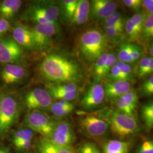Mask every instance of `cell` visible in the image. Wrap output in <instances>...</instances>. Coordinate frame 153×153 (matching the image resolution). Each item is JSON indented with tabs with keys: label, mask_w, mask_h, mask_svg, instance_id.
<instances>
[{
	"label": "cell",
	"mask_w": 153,
	"mask_h": 153,
	"mask_svg": "<svg viewBox=\"0 0 153 153\" xmlns=\"http://www.w3.org/2000/svg\"><path fill=\"white\" fill-rule=\"evenodd\" d=\"M39 70L49 83H76L82 79V71L76 62L58 53H51L44 57Z\"/></svg>",
	"instance_id": "cell-1"
},
{
	"label": "cell",
	"mask_w": 153,
	"mask_h": 153,
	"mask_svg": "<svg viewBox=\"0 0 153 153\" xmlns=\"http://www.w3.org/2000/svg\"><path fill=\"white\" fill-rule=\"evenodd\" d=\"M22 100L14 92L0 91V141L7 138L19 121Z\"/></svg>",
	"instance_id": "cell-2"
},
{
	"label": "cell",
	"mask_w": 153,
	"mask_h": 153,
	"mask_svg": "<svg viewBox=\"0 0 153 153\" xmlns=\"http://www.w3.org/2000/svg\"><path fill=\"white\" fill-rule=\"evenodd\" d=\"M95 115L105 121L114 135L123 140L132 137L140 131L137 119L109 108L100 109Z\"/></svg>",
	"instance_id": "cell-3"
},
{
	"label": "cell",
	"mask_w": 153,
	"mask_h": 153,
	"mask_svg": "<svg viewBox=\"0 0 153 153\" xmlns=\"http://www.w3.org/2000/svg\"><path fill=\"white\" fill-rule=\"evenodd\" d=\"M60 16L59 6L51 1H33L28 6L22 16L25 21L35 25L57 23Z\"/></svg>",
	"instance_id": "cell-4"
},
{
	"label": "cell",
	"mask_w": 153,
	"mask_h": 153,
	"mask_svg": "<svg viewBox=\"0 0 153 153\" xmlns=\"http://www.w3.org/2000/svg\"><path fill=\"white\" fill-rule=\"evenodd\" d=\"M106 38L98 30L91 28L82 33L79 39V49L84 58L90 62L97 60L104 53Z\"/></svg>",
	"instance_id": "cell-5"
},
{
	"label": "cell",
	"mask_w": 153,
	"mask_h": 153,
	"mask_svg": "<svg viewBox=\"0 0 153 153\" xmlns=\"http://www.w3.org/2000/svg\"><path fill=\"white\" fill-rule=\"evenodd\" d=\"M24 126L31 129L41 137L48 139L57 121L42 111H28L25 116Z\"/></svg>",
	"instance_id": "cell-6"
},
{
	"label": "cell",
	"mask_w": 153,
	"mask_h": 153,
	"mask_svg": "<svg viewBox=\"0 0 153 153\" xmlns=\"http://www.w3.org/2000/svg\"><path fill=\"white\" fill-rule=\"evenodd\" d=\"M25 57V50L11 35L6 34L0 38V64L23 65Z\"/></svg>",
	"instance_id": "cell-7"
},
{
	"label": "cell",
	"mask_w": 153,
	"mask_h": 153,
	"mask_svg": "<svg viewBox=\"0 0 153 153\" xmlns=\"http://www.w3.org/2000/svg\"><path fill=\"white\" fill-rule=\"evenodd\" d=\"M78 123L82 134L90 138H101L109 129L108 124L105 121L93 114L82 112Z\"/></svg>",
	"instance_id": "cell-8"
},
{
	"label": "cell",
	"mask_w": 153,
	"mask_h": 153,
	"mask_svg": "<svg viewBox=\"0 0 153 153\" xmlns=\"http://www.w3.org/2000/svg\"><path fill=\"white\" fill-rule=\"evenodd\" d=\"M22 106L28 111H47L53 99L45 88H36L28 91L22 98Z\"/></svg>",
	"instance_id": "cell-9"
},
{
	"label": "cell",
	"mask_w": 153,
	"mask_h": 153,
	"mask_svg": "<svg viewBox=\"0 0 153 153\" xmlns=\"http://www.w3.org/2000/svg\"><path fill=\"white\" fill-rule=\"evenodd\" d=\"M28 76L22 65L4 64L0 67V82L4 87H14L21 84Z\"/></svg>",
	"instance_id": "cell-10"
},
{
	"label": "cell",
	"mask_w": 153,
	"mask_h": 153,
	"mask_svg": "<svg viewBox=\"0 0 153 153\" xmlns=\"http://www.w3.org/2000/svg\"><path fill=\"white\" fill-rule=\"evenodd\" d=\"M35 49L43 51L49 48L52 38L58 31L57 23L35 25L31 28Z\"/></svg>",
	"instance_id": "cell-11"
},
{
	"label": "cell",
	"mask_w": 153,
	"mask_h": 153,
	"mask_svg": "<svg viewBox=\"0 0 153 153\" xmlns=\"http://www.w3.org/2000/svg\"><path fill=\"white\" fill-rule=\"evenodd\" d=\"M56 145L65 147H73L76 141V135L71 123L67 121H57L49 138Z\"/></svg>",
	"instance_id": "cell-12"
},
{
	"label": "cell",
	"mask_w": 153,
	"mask_h": 153,
	"mask_svg": "<svg viewBox=\"0 0 153 153\" xmlns=\"http://www.w3.org/2000/svg\"><path fill=\"white\" fill-rule=\"evenodd\" d=\"M105 94L104 86L96 82L88 88L81 101L83 109L91 110L99 107L104 102Z\"/></svg>",
	"instance_id": "cell-13"
},
{
	"label": "cell",
	"mask_w": 153,
	"mask_h": 153,
	"mask_svg": "<svg viewBox=\"0 0 153 153\" xmlns=\"http://www.w3.org/2000/svg\"><path fill=\"white\" fill-rule=\"evenodd\" d=\"M138 102V97L137 92L131 88L128 93L115 100V110L137 119Z\"/></svg>",
	"instance_id": "cell-14"
},
{
	"label": "cell",
	"mask_w": 153,
	"mask_h": 153,
	"mask_svg": "<svg viewBox=\"0 0 153 153\" xmlns=\"http://www.w3.org/2000/svg\"><path fill=\"white\" fill-rule=\"evenodd\" d=\"M11 26V36L23 49L28 51L35 50V45L31 28L16 22Z\"/></svg>",
	"instance_id": "cell-15"
},
{
	"label": "cell",
	"mask_w": 153,
	"mask_h": 153,
	"mask_svg": "<svg viewBox=\"0 0 153 153\" xmlns=\"http://www.w3.org/2000/svg\"><path fill=\"white\" fill-rule=\"evenodd\" d=\"M117 4L111 0H94L90 4V16L97 21H105L116 12Z\"/></svg>",
	"instance_id": "cell-16"
},
{
	"label": "cell",
	"mask_w": 153,
	"mask_h": 153,
	"mask_svg": "<svg viewBox=\"0 0 153 153\" xmlns=\"http://www.w3.org/2000/svg\"><path fill=\"white\" fill-rule=\"evenodd\" d=\"M105 97L115 101L131 89V84L126 81H109L105 85Z\"/></svg>",
	"instance_id": "cell-17"
},
{
	"label": "cell",
	"mask_w": 153,
	"mask_h": 153,
	"mask_svg": "<svg viewBox=\"0 0 153 153\" xmlns=\"http://www.w3.org/2000/svg\"><path fill=\"white\" fill-rule=\"evenodd\" d=\"M22 5L21 0H4L0 2V18L10 22L19 11Z\"/></svg>",
	"instance_id": "cell-18"
},
{
	"label": "cell",
	"mask_w": 153,
	"mask_h": 153,
	"mask_svg": "<svg viewBox=\"0 0 153 153\" xmlns=\"http://www.w3.org/2000/svg\"><path fill=\"white\" fill-rule=\"evenodd\" d=\"M37 147L40 153H76L73 147H65L56 145L47 138L40 137L37 143Z\"/></svg>",
	"instance_id": "cell-19"
},
{
	"label": "cell",
	"mask_w": 153,
	"mask_h": 153,
	"mask_svg": "<svg viewBox=\"0 0 153 153\" xmlns=\"http://www.w3.org/2000/svg\"><path fill=\"white\" fill-rule=\"evenodd\" d=\"M90 3L87 0H78L76 11L71 19L72 24L77 26L84 25L88 22L90 16Z\"/></svg>",
	"instance_id": "cell-20"
},
{
	"label": "cell",
	"mask_w": 153,
	"mask_h": 153,
	"mask_svg": "<svg viewBox=\"0 0 153 153\" xmlns=\"http://www.w3.org/2000/svg\"><path fill=\"white\" fill-rule=\"evenodd\" d=\"M131 143L124 140H108L103 144V153H129Z\"/></svg>",
	"instance_id": "cell-21"
},
{
	"label": "cell",
	"mask_w": 153,
	"mask_h": 153,
	"mask_svg": "<svg viewBox=\"0 0 153 153\" xmlns=\"http://www.w3.org/2000/svg\"><path fill=\"white\" fill-rule=\"evenodd\" d=\"M35 134L36 133L31 129L23 126L16 129H12L7 137L13 144L22 141L33 140Z\"/></svg>",
	"instance_id": "cell-22"
},
{
	"label": "cell",
	"mask_w": 153,
	"mask_h": 153,
	"mask_svg": "<svg viewBox=\"0 0 153 153\" xmlns=\"http://www.w3.org/2000/svg\"><path fill=\"white\" fill-rule=\"evenodd\" d=\"M78 0H63L60 2L61 9L60 13L66 21H71L78 4Z\"/></svg>",
	"instance_id": "cell-23"
},
{
	"label": "cell",
	"mask_w": 153,
	"mask_h": 153,
	"mask_svg": "<svg viewBox=\"0 0 153 153\" xmlns=\"http://www.w3.org/2000/svg\"><path fill=\"white\" fill-rule=\"evenodd\" d=\"M142 120L146 128L150 130L153 126V103L150 101L142 105L140 111Z\"/></svg>",
	"instance_id": "cell-24"
},
{
	"label": "cell",
	"mask_w": 153,
	"mask_h": 153,
	"mask_svg": "<svg viewBox=\"0 0 153 153\" xmlns=\"http://www.w3.org/2000/svg\"><path fill=\"white\" fill-rule=\"evenodd\" d=\"M109 53L104 52L96 60L94 69L93 71V75L95 81L99 82L104 78V66Z\"/></svg>",
	"instance_id": "cell-25"
},
{
	"label": "cell",
	"mask_w": 153,
	"mask_h": 153,
	"mask_svg": "<svg viewBox=\"0 0 153 153\" xmlns=\"http://www.w3.org/2000/svg\"><path fill=\"white\" fill-rule=\"evenodd\" d=\"M133 44L126 43L121 46L117 58L119 61H123L127 64L133 63L131 57V51L133 49Z\"/></svg>",
	"instance_id": "cell-26"
},
{
	"label": "cell",
	"mask_w": 153,
	"mask_h": 153,
	"mask_svg": "<svg viewBox=\"0 0 153 153\" xmlns=\"http://www.w3.org/2000/svg\"><path fill=\"white\" fill-rule=\"evenodd\" d=\"M153 36V14L146 18L142 26L140 37L145 41L152 39Z\"/></svg>",
	"instance_id": "cell-27"
},
{
	"label": "cell",
	"mask_w": 153,
	"mask_h": 153,
	"mask_svg": "<svg viewBox=\"0 0 153 153\" xmlns=\"http://www.w3.org/2000/svg\"><path fill=\"white\" fill-rule=\"evenodd\" d=\"M51 96L53 99L57 100H64L71 102L77 98L79 95V91H72V92H64V91H57L52 90H48Z\"/></svg>",
	"instance_id": "cell-28"
},
{
	"label": "cell",
	"mask_w": 153,
	"mask_h": 153,
	"mask_svg": "<svg viewBox=\"0 0 153 153\" xmlns=\"http://www.w3.org/2000/svg\"><path fill=\"white\" fill-rule=\"evenodd\" d=\"M125 23L123 22L119 23L112 27L105 29V36L107 38L114 39L120 36L124 30Z\"/></svg>",
	"instance_id": "cell-29"
},
{
	"label": "cell",
	"mask_w": 153,
	"mask_h": 153,
	"mask_svg": "<svg viewBox=\"0 0 153 153\" xmlns=\"http://www.w3.org/2000/svg\"><path fill=\"white\" fill-rule=\"evenodd\" d=\"M116 65L120 70L122 80L129 81L132 78L133 75V71L130 64L121 61H117L116 63Z\"/></svg>",
	"instance_id": "cell-30"
},
{
	"label": "cell",
	"mask_w": 153,
	"mask_h": 153,
	"mask_svg": "<svg viewBox=\"0 0 153 153\" xmlns=\"http://www.w3.org/2000/svg\"><path fill=\"white\" fill-rule=\"evenodd\" d=\"M77 153H102L97 146L92 142H84L77 149Z\"/></svg>",
	"instance_id": "cell-31"
},
{
	"label": "cell",
	"mask_w": 153,
	"mask_h": 153,
	"mask_svg": "<svg viewBox=\"0 0 153 153\" xmlns=\"http://www.w3.org/2000/svg\"><path fill=\"white\" fill-rule=\"evenodd\" d=\"M140 93L142 95L145 97H149L153 94V76H149L142 83L141 88H140Z\"/></svg>",
	"instance_id": "cell-32"
},
{
	"label": "cell",
	"mask_w": 153,
	"mask_h": 153,
	"mask_svg": "<svg viewBox=\"0 0 153 153\" xmlns=\"http://www.w3.org/2000/svg\"><path fill=\"white\" fill-rule=\"evenodd\" d=\"M123 21H124V19L123 18L120 14L116 11L112 15L109 16V18H108L104 21V23H103V28L104 30L107 29L108 28L112 27L115 25Z\"/></svg>",
	"instance_id": "cell-33"
},
{
	"label": "cell",
	"mask_w": 153,
	"mask_h": 153,
	"mask_svg": "<svg viewBox=\"0 0 153 153\" xmlns=\"http://www.w3.org/2000/svg\"><path fill=\"white\" fill-rule=\"evenodd\" d=\"M135 153H153V142L151 139L143 141L138 146Z\"/></svg>",
	"instance_id": "cell-34"
},
{
	"label": "cell",
	"mask_w": 153,
	"mask_h": 153,
	"mask_svg": "<svg viewBox=\"0 0 153 153\" xmlns=\"http://www.w3.org/2000/svg\"><path fill=\"white\" fill-rule=\"evenodd\" d=\"M18 152L25 153L29 151L33 145V140L22 141L12 144Z\"/></svg>",
	"instance_id": "cell-35"
},
{
	"label": "cell",
	"mask_w": 153,
	"mask_h": 153,
	"mask_svg": "<svg viewBox=\"0 0 153 153\" xmlns=\"http://www.w3.org/2000/svg\"><path fill=\"white\" fill-rule=\"evenodd\" d=\"M150 57H152L145 56L141 59L138 70V74L140 78H143L147 76V68Z\"/></svg>",
	"instance_id": "cell-36"
},
{
	"label": "cell",
	"mask_w": 153,
	"mask_h": 153,
	"mask_svg": "<svg viewBox=\"0 0 153 153\" xmlns=\"http://www.w3.org/2000/svg\"><path fill=\"white\" fill-rule=\"evenodd\" d=\"M117 61V59L116 55L112 53H109L104 66V72H103L104 78L107 76L111 69L112 68L113 66L115 65Z\"/></svg>",
	"instance_id": "cell-37"
},
{
	"label": "cell",
	"mask_w": 153,
	"mask_h": 153,
	"mask_svg": "<svg viewBox=\"0 0 153 153\" xmlns=\"http://www.w3.org/2000/svg\"><path fill=\"white\" fill-rule=\"evenodd\" d=\"M107 76L110 81H123L120 70L116 64L111 69Z\"/></svg>",
	"instance_id": "cell-38"
},
{
	"label": "cell",
	"mask_w": 153,
	"mask_h": 153,
	"mask_svg": "<svg viewBox=\"0 0 153 153\" xmlns=\"http://www.w3.org/2000/svg\"><path fill=\"white\" fill-rule=\"evenodd\" d=\"M123 4L128 9L138 10L142 6V0H123Z\"/></svg>",
	"instance_id": "cell-39"
},
{
	"label": "cell",
	"mask_w": 153,
	"mask_h": 153,
	"mask_svg": "<svg viewBox=\"0 0 153 153\" xmlns=\"http://www.w3.org/2000/svg\"><path fill=\"white\" fill-rule=\"evenodd\" d=\"M143 14L146 17L152 15L153 14V0H144L142 1V6Z\"/></svg>",
	"instance_id": "cell-40"
},
{
	"label": "cell",
	"mask_w": 153,
	"mask_h": 153,
	"mask_svg": "<svg viewBox=\"0 0 153 153\" xmlns=\"http://www.w3.org/2000/svg\"><path fill=\"white\" fill-rule=\"evenodd\" d=\"M11 25L9 21L0 18V38L11 30Z\"/></svg>",
	"instance_id": "cell-41"
},
{
	"label": "cell",
	"mask_w": 153,
	"mask_h": 153,
	"mask_svg": "<svg viewBox=\"0 0 153 153\" xmlns=\"http://www.w3.org/2000/svg\"><path fill=\"white\" fill-rule=\"evenodd\" d=\"M142 54V49L140 47L138 46L136 44H133V49L131 51V57L133 62H135L138 60L141 57Z\"/></svg>",
	"instance_id": "cell-42"
},
{
	"label": "cell",
	"mask_w": 153,
	"mask_h": 153,
	"mask_svg": "<svg viewBox=\"0 0 153 153\" xmlns=\"http://www.w3.org/2000/svg\"><path fill=\"white\" fill-rule=\"evenodd\" d=\"M153 71V58L150 57L147 68V75L152 74Z\"/></svg>",
	"instance_id": "cell-43"
},
{
	"label": "cell",
	"mask_w": 153,
	"mask_h": 153,
	"mask_svg": "<svg viewBox=\"0 0 153 153\" xmlns=\"http://www.w3.org/2000/svg\"><path fill=\"white\" fill-rule=\"evenodd\" d=\"M0 153H14L8 148L5 146L3 143L0 142Z\"/></svg>",
	"instance_id": "cell-44"
},
{
	"label": "cell",
	"mask_w": 153,
	"mask_h": 153,
	"mask_svg": "<svg viewBox=\"0 0 153 153\" xmlns=\"http://www.w3.org/2000/svg\"></svg>",
	"instance_id": "cell-45"
}]
</instances>
